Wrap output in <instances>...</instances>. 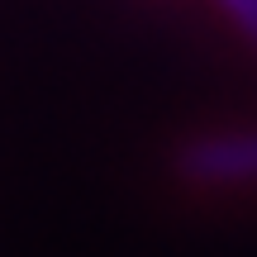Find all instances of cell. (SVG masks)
<instances>
[{
    "instance_id": "obj_1",
    "label": "cell",
    "mask_w": 257,
    "mask_h": 257,
    "mask_svg": "<svg viewBox=\"0 0 257 257\" xmlns=\"http://www.w3.org/2000/svg\"><path fill=\"white\" fill-rule=\"evenodd\" d=\"M176 172L195 186H257V128L200 134L176 153Z\"/></svg>"
},
{
    "instance_id": "obj_2",
    "label": "cell",
    "mask_w": 257,
    "mask_h": 257,
    "mask_svg": "<svg viewBox=\"0 0 257 257\" xmlns=\"http://www.w3.org/2000/svg\"><path fill=\"white\" fill-rule=\"evenodd\" d=\"M210 5H214V15L257 53V0H210Z\"/></svg>"
}]
</instances>
